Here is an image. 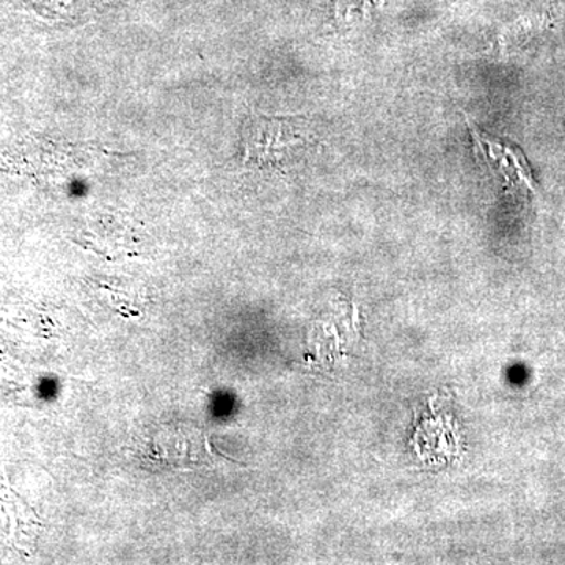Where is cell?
Returning <instances> with one entry per match:
<instances>
[{"label": "cell", "instance_id": "obj_1", "mask_svg": "<svg viewBox=\"0 0 565 565\" xmlns=\"http://www.w3.org/2000/svg\"><path fill=\"white\" fill-rule=\"evenodd\" d=\"M471 132H473L476 145H478L479 150L484 152L487 158L492 159V161L500 163L501 169H504L505 174H508V170H512L515 173V177L526 184H531V174L530 170H527L526 162L523 161L522 154L520 152H515L511 150V148L505 147V145L498 143L497 140L490 139V137L484 136L481 131L471 126Z\"/></svg>", "mask_w": 565, "mask_h": 565}]
</instances>
